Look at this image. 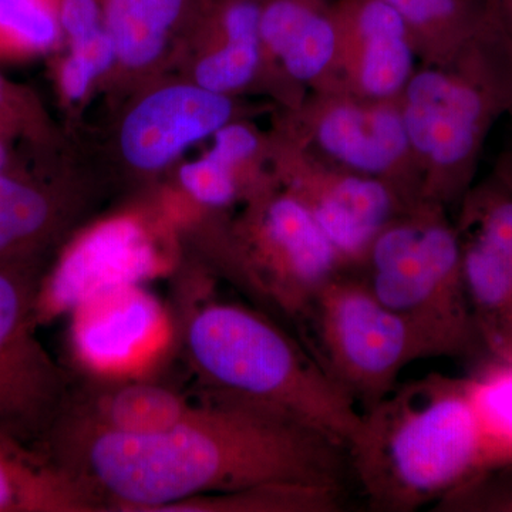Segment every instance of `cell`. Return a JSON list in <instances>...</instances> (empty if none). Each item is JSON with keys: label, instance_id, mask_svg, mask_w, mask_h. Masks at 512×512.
Returning a JSON list of instances; mask_svg holds the SVG:
<instances>
[{"label": "cell", "instance_id": "obj_26", "mask_svg": "<svg viewBox=\"0 0 512 512\" xmlns=\"http://www.w3.org/2000/svg\"><path fill=\"white\" fill-rule=\"evenodd\" d=\"M433 507L434 512H512V460L483 468Z\"/></svg>", "mask_w": 512, "mask_h": 512}, {"label": "cell", "instance_id": "obj_19", "mask_svg": "<svg viewBox=\"0 0 512 512\" xmlns=\"http://www.w3.org/2000/svg\"><path fill=\"white\" fill-rule=\"evenodd\" d=\"M192 404L167 387L136 380L100 390L92 402L80 406L73 396L66 412L119 433L156 434L177 426Z\"/></svg>", "mask_w": 512, "mask_h": 512}, {"label": "cell", "instance_id": "obj_27", "mask_svg": "<svg viewBox=\"0 0 512 512\" xmlns=\"http://www.w3.org/2000/svg\"><path fill=\"white\" fill-rule=\"evenodd\" d=\"M0 130L16 137L39 140L43 119L32 94L0 76Z\"/></svg>", "mask_w": 512, "mask_h": 512}, {"label": "cell", "instance_id": "obj_13", "mask_svg": "<svg viewBox=\"0 0 512 512\" xmlns=\"http://www.w3.org/2000/svg\"><path fill=\"white\" fill-rule=\"evenodd\" d=\"M69 316L74 359L100 379L140 376L171 348L170 315L144 285L100 293Z\"/></svg>", "mask_w": 512, "mask_h": 512}, {"label": "cell", "instance_id": "obj_11", "mask_svg": "<svg viewBox=\"0 0 512 512\" xmlns=\"http://www.w3.org/2000/svg\"><path fill=\"white\" fill-rule=\"evenodd\" d=\"M461 272L478 335L491 359L512 365V157L457 205Z\"/></svg>", "mask_w": 512, "mask_h": 512}, {"label": "cell", "instance_id": "obj_10", "mask_svg": "<svg viewBox=\"0 0 512 512\" xmlns=\"http://www.w3.org/2000/svg\"><path fill=\"white\" fill-rule=\"evenodd\" d=\"M269 161L276 183L309 212L346 272L359 271L379 232L412 207L380 181L319 157L282 127L269 138Z\"/></svg>", "mask_w": 512, "mask_h": 512}, {"label": "cell", "instance_id": "obj_25", "mask_svg": "<svg viewBox=\"0 0 512 512\" xmlns=\"http://www.w3.org/2000/svg\"><path fill=\"white\" fill-rule=\"evenodd\" d=\"M69 46L57 69V84L64 100L79 103L93 84L117 66L116 49L109 30Z\"/></svg>", "mask_w": 512, "mask_h": 512}, {"label": "cell", "instance_id": "obj_20", "mask_svg": "<svg viewBox=\"0 0 512 512\" xmlns=\"http://www.w3.org/2000/svg\"><path fill=\"white\" fill-rule=\"evenodd\" d=\"M416 62L407 37L362 40L338 50L332 77L322 90H336L360 99H399L416 72Z\"/></svg>", "mask_w": 512, "mask_h": 512}, {"label": "cell", "instance_id": "obj_14", "mask_svg": "<svg viewBox=\"0 0 512 512\" xmlns=\"http://www.w3.org/2000/svg\"><path fill=\"white\" fill-rule=\"evenodd\" d=\"M235 113L231 96L197 83L160 87L141 97L121 121V156L134 170L156 173L234 121Z\"/></svg>", "mask_w": 512, "mask_h": 512}, {"label": "cell", "instance_id": "obj_7", "mask_svg": "<svg viewBox=\"0 0 512 512\" xmlns=\"http://www.w3.org/2000/svg\"><path fill=\"white\" fill-rule=\"evenodd\" d=\"M232 234L248 292L293 319H305L320 292L346 272L309 212L275 178L245 201Z\"/></svg>", "mask_w": 512, "mask_h": 512}, {"label": "cell", "instance_id": "obj_22", "mask_svg": "<svg viewBox=\"0 0 512 512\" xmlns=\"http://www.w3.org/2000/svg\"><path fill=\"white\" fill-rule=\"evenodd\" d=\"M62 42L60 0H0V57L30 59Z\"/></svg>", "mask_w": 512, "mask_h": 512}, {"label": "cell", "instance_id": "obj_9", "mask_svg": "<svg viewBox=\"0 0 512 512\" xmlns=\"http://www.w3.org/2000/svg\"><path fill=\"white\" fill-rule=\"evenodd\" d=\"M281 127L329 163L392 188L406 204L423 200L399 99L309 92L296 109L286 111Z\"/></svg>", "mask_w": 512, "mask_h": 512}, {"label": "cell", "instance_id": "obj_4", "mask_svg": "<svg viewBox=\"0 0 512 512\" xmlns=\"http://www.w3.org/2000/svg\"><path fill=\"white\" fill-rule=\"evenodd\" d=\"M356 274L434 343L440 357L485 350L468 303L460 247L448 208L420 200L379 232Z\"/></svg>", "mask_w": 512, "mask_h": 512}, {"label": "cell", "instance_id": "obj_2", "mask_svg": "<svg viewBox=\"0 0 512 512\" xmlns=\"http://www.w3.org/2000/svg\"><path fill=\"white\" fill-rule=\"evenodd\" d=\"M370 510L413 512L495 464L471 377L399 384L372 409L346 450Z\"/></svg>", "mask_w": 512, "mask_h": 512}, {"label": "cell", "instance_id": "obj_16", "mask_svg": "<svg viewBox=\"0 0 512 512\" xmlns=\"http://www.w3.org/2000/svg\"><path fill=\"white\" fill-rule=\"evenodd\" d=\"M261 0H211L197 33L204 52L192 82L214 93L234 94L258 83L262 70Z\"/></svg>", "mask_w": 512, "mask_h": 512}, {"label": "cell", "instance_id": "obj_8", "mask_svg": "<svg viewBox=\"0 0 512 512\" xmlns=\"http://www.w3.org/2000/svg\"><path fill=\"white\" fill-rule=\"evenodd\" d=\"M45 274L43 266H0V441L40 457L76 393L36 336Z\"/></svg>", "mask_w": 512, "mask_h": 512}, {"label": "cell", "instance_id": "obj_3", "mask_svg": "<svg viewBox=\"0 0 512 512\" xmlns=\"http://www.w3.org/2000/svg\"><path fill=\"white\" fill-rule=\"evenodd\" d=\"M185 348L210 390L265 404L348 450L362 412L311 350L259 312L207 302L185 326Z\"/></svg>", "mask_w": 512, "mask_h": 512}, {"label": "cell", "instance_id": "obj_5", "mask_svg": "<svg viewBox=\"0 0 512 512\" xmlns=\"http://www.w3.org/2000/svg\"><path fill=\"white\" fill-rule=\"evenodd\" d=\"M421 175V198L450 210L476 183L478 163L503 101L470 56L417 67L399 97Z\"/></svg>", "mask_w": 512, "mask_h": 512}, {"label": "cell", "instance_id": "obj_12", "mask_svg": "<svg viewBox=\"0 0 512 512\" xmlns=\"http://www.w3.org/2000/svg\"><path fill=\"white\" fill-rule=\"evenodd\" d=\"M167 269V258L140 218L117 215L94 224L64 247L43 276L36 302L37 325L70 315L100 293L144 285Z\"/></svg>", "mask_w": 512, "mask_h": 512}, {"label": "cell", "instance_id": "obj_21", "mask_svg": "<svg viewBox=\"0 0 512 512\" xmlns=\"http://www.w3.org/2000/svg\"><path fill=\"white\" fill-rule=\"evenodd\" d=\"M97 511L82 488L45 458L0 441V512Z\"/></svg>", "mask_w": 512, "mask_h": 512}, {"label": "cell", "instance_id": "obj_24", "mask_svg": "<svg viewBox=\"0 0 512 512\" xmlns=\"http://www.w3.org/2000/svg\"><path fill=\"white\" fill-rule=\"evenodd\" d=\"M178 180L195 204L208 211L227 210L251 195L241 175L211 150L198 160L181 165Z\"/></svg>", "mask_w": 512, "mask_h": 512}, {"label": "cell", "instance_id": "obj_6", "mask_svg": "<svg viewBox=\"0 0 512 512\" xmlns=\"http://www.w3.org/2000/svg\"><path fill=\"white\" fill-rule=\"evenodd\" d=\"M302 322L312 330V355L363 412L399 386L407 366L440 357L434 343L384 305L356 272L336 276Z\"/></svg>", "mask_w": 512, "mask_h": 512}, {"label": "cell", "instance_id": "obj_15", "mask_svg": "<svg viewBox=\"0 0 512 512\" xmlns=\"http://www.w3.org/2000/svg\"><path fill=\"white\" fill-rule=\"evenodd\" d=\"M72 195L13 164L0 173V266H43L72 225Z\"/></svg>", "mask_w": 512, "mask_h": 512}, {"label": "cell", "instance_id": "obj_1", "mask_svg": "<svg viewBox=\"0 0 512 512\" xmlns=\"http://www.w3.org/2000/svg\"><path fill=\"white\" fill-rule=\"evenodd\" d=\"M45 457L97 511H174L268 485L342 491L348 461L343 448L302 421L215 390L163 433H119L66 412Z\"/></svg>", "mask_w": 512, "mask_h": 512}, {"label": "cell", "instance_id": "obj_28", "mask_svg": "<svg viewBox=\"0 0 512 512\" xmlns=\"http://www.w3.org/2000/svg\"><path fill=\"white\" fill-rule=\"evenodd\" d=\"M18 138L8 131L0 130V173L15 164V151H13V140Z\"/></svg>", "mask_w": 512, "mask_h": 512}, {"label": "cell", "instance_id": "obj_17", "mask_svg": "<svg viewBox=\"0 0 512 512\" xmlns=\"http://www.w3.org/2000/svg\"><path fill=\"white\" fill-rule=\"evenodd\" d=\"M211 0H104V18L117 66L146 72L156 66L171 40L190 26H200Z\"/></svg>", "mask_w": 512, "mask_h": 512}, {"label": "cell", "instance_id": "obj_18", "mask_svg": "<svg viewBox=\"0 0 512 512\" xmlns=\"http://www.w3.org/2000/svg\"><path fill=\"white\" fill-rule=\"evenodd\" d=\"M399 13L421 66L456 64L476 45L487 20V0H386Z\"/></svg>", "mask_w": 512, "mask_h": 512}, {"label": "cell", "instance_id": "obj_23", "mask_svg": "<svg viewBox=\"0 0 512 512\" xmlns=\"http://www.w3.org/2000/svg\"><path fill=\"white\" fill-rule=\"evenodd\" d=\"M487 20L476 45L468 50L512 114V0H487Z\"/></svg>", "mask_w": 512, "mask_h": 512}]
</instances>
